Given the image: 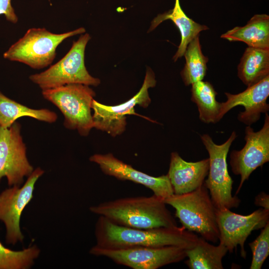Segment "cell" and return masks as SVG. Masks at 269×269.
I'll use <instances>...</instances> for the list:
<instances>
[{
	"label": "cell",
	"instance_id": "obj_7",
	"mask_svg": "<svg viewBox=\"0 0 269 269\" xmlns=\"http://www.w3.org/2000/svg\"><path fill=\"white\" fill-rule=\"evenodd\" d=\"M200 137L209 156L208 177L204 183L213 202L219 209L237 208L240 200L232 194L233 181L229 175L227 162L230 146L237 137L236 133L233 131L228 139L220 145L216 144L208 134L201 135Z\"/></svg>",
	"mask_w": 269,
	"mask_h": 269
},
{
	"label": "cell",
	"instance_id": "obj_20",
	"mask_svg": "<svg viewBox=\"0 0 269 269\" xmlns=\"http://www.w3.org/2000/svg\"><path fill=\"white\" fill-rule=\"evenodd\" d=\"M228 252L224 245L215 246L199 237L196 245L186 250L185 263L190 269H223L222 260Z\"/></svg>",
	"mask_w": 269,
	"mask_h": 269
},
{
	"label": "cell",
	"instance_id": "obj_22",
	"mask_svg": "<svg viewBox=\"0 0 269 269\" xmlns=\"http://www.w3.org/2000/svg\"><path fill=\"white\" fill-rule=\"evenodd\" d=\"M191 100L197 106L200 120L206 124L216 123L220 120V103L211 83L203 80L191 84Z\"/></svg>",
	"mask_w": 269,
	"mask_h": 269
},
{
	"label": "cell",
	"instance_id": "obj_8",
	"mask_svg": "<svg viewBox=\"0 0 269 269\" xmlns=\"http://www.w3.org/2000/svg\"><path fill=\"white\" fill-rule=\"evenodd\" d=\"M156 81L152 70L147 68L143 84L139 91L132 98L126 102L115 106H108L93 100L91 109L94 128L106 132L115 137L122 134L127 126V115H136L143 117L154 122L146 117L136 113L134 107L138 105L147 108L150 104L148 89L155 86Z\"/></svg>",
	"mask_w": 269,
	"mask_h": 269
},
{
	"label": "cell",
	"instance_id": "obj_19",
	"mask_svg": "<svg viewBox=\"0 0 269 269\" xmlns=\"http://www.w3.org/2000/svg\"><path fill=\"white\" fill-rule=\"evenodd\" d=\"M238 75L247 87L269 75V49L247 47L238 65Z\"/></svg>",
	"mask_w": 269,
	"mask_h": 269
},
{
	"label": "cell",
	"instance_id": "obj_2",
	"mask_svg": "<svg viewBox=\"0 0 269 269\" xmlns=\"http://www.w3.org/2000/svg\"><path fill=\"white\" fill-rule=\"evenodd\" d=\"M164 199L153 195L126 197L91 206V212L103 216L113 223L136 229L177 226L166 206Z\"/></svg>",
	"mask_w": 269,
	"mask_h": 269
},
{
	"label": "cell",
	"instance_id": "obj_9",
	"mask_svg": "<svg viewBox=\"0 0 269 269\" xmlns=\"http://www.w3.org/2000/svg\"><path fill=\"white\" fill-rule=\"evenodd\" d=\"M89 252L94 256L107 257L117 264L133 269H157L180 262L186 258V249L173 246L110 249L95 245Z\"/></svg>",
	"mask_w": 269,
	"mask_h": 269
},
{
	"label": "cell",
	"instance_id": "obj_23",
	"mask_svg": "<svg viewBox=\"0 0 269 269\" xmlns=\"http://www.w3.org/2000/svg\"><path fill=\"white\" fill-rule=\"evenodd\" d=\"M184 55L186 63L181 76L186 86L203 80L207 70L208 59L202 53L199 35L188 44Z\"/></svg>",
	"mask_w": 269,
	"mask_h": 269
},
{
	"label": "cell",
	"instance_id": "obj_18",
	"mask_svg": "<svg viewBox=\"0 0 269 269\" xmlns=\"http://www.w3.org/2000/svg\"><path fill=\"white\" fill-rule=\"evenodd\" d=\"M221 37L230 41H242L248 47L269 49V16L254 15L243 26H236L223 34Z\"/></svg>",
	"mask_w": 269,
	"mask_h": 269
},
{
	"label": "cell",
	"instance_id": "obj_16",
	"mask_svg": "<svg viewBox=\"0 0 269 269\" xmlns=\"http://www.w3.org/2000/svg\"><path fill=\"white\" fill-rule=\"evenodd\" d=\"M209 159L188 162L176 152L171 153L168 173L174 194L191 192L202 186L208 175Z\"/></svg>",
	"mask_w": 269,
	"mask_h": 269
},
{
	"label": "cell",
	"instance_id": "obj_6",
	"mask_svg": "<svg viewBox=\"0 0 269 269\" xmlns=\"http://www.w3.org/2000/svg\"><path fill=\"white\" fill-rule=\"evenodd\" d=\"M90 39L88 33L81 35L58 62L43 72L30 75L29 79L42 90L71 84L98 86L100 80L92 77L85 65V48Z\"/></svg>",
	"mask_w": 269,
	"mask_h": 269
},
{
	"label": "cell",
	"instance_id": "obj_10",
	"mask_svg": "<svg viewBox=\"0 0 269 269\" xmlns=\"http://www.w3.org/2000/svg\"><path fill=\"white\" fill-rule=\"evenodd\" d=\"M44 172L37 167L22 186H12L0 193V220L5 225L7 244L14 245L18 242H22L24 236L20 227L21 216L33 198L36 181Z\"/></svg>",
	"mask_w": 269,
	"mask_h": 269
},
{
	"label": "cell",
	"instance_id": "obj_1",
	"mask_svg": "<svg viewBox=\"0 0 269 269\" xmlns=\"http://www.w3.org/2000/svg\"><path fill=\"white\" fill-rule=\"evenodd\" d=\"M96 246L110 249L177 246L193 248L199 237L182 226L136 229L116 224L99 216L95 229Z\"/></svg>",
	"mask_w": 269,
	"mask_h": 269
},
{
	"label": "cell",
	"instance_id": "obj_12",
	"mask_svg": "<svg viewBox=\"0 0 269 269\" xmlns=\"http://www.w3.org/2000/svg\"><path fill=\"white\" fill-rule=\"evenodd\" d=\"M269 219V210L260 208L247 215L234 213L230 209H217L216 220L219 243L230 253L240 246L241 256L245 259V243L254 230L263 228Z\"/></svg>",
	"mask_w": 269,
	"mask_h": 269
},
{
	"label": "cell",
	"instance_id": "obj_27",
	"mask_svg": "<svg viewBox=\"0 0 269 269\" xmlns=\"http://www.w3.org/2000/svg\"><path fill=\"white\" fill-rule=\"evenodd\" d=\"M255 204L262 207V208L269 210V196L264 192H262L255 198Z\"/></svg>",
	"mask_w": 269,
	"mask_h": 269
},
{
	"label": "cell",
	"instance_id": "obj_24",
	"mask_svg": "<svg viewBox=\"0 0 269 269\" xmlns=\"http://www.w3.org/2000/svg\"><path fill=\"white\" fill-rule=\"evenodd\" d=\"M40 250L32 246L20 251H13L5 247L0 242V269H27L38 258Z\"/></svg>",
	"mask_w": 269,
	"mask_h": 269
},
{
	"label": "cell",
	"instance_id": "obj_4",
	"mask_svg": "<svg viewBox=\"0 0 269 269\" xmlns=\"http://www.w3.org/2000/svg\"><path fill=\"white\" fill-rule=\"evenodd\" d=\"M43 97L55 105L64 117V126L87 136L94 128L91 105L96 94L89 86L65 85L42 90Z\"/></svg>",
	"mask_w": 269,
	"mask_h": 269
},
{
	"label": "cell",
	"instance_id": "obj_5",
	"mask_svg": "<svg viewBox=\"0 0 269 269\" xmlns=\"http://www.w3.org/2000/svg\"><path fill=\"white\" fill-rule=\"evenodd\" d=\"M85 31L84 27H80L56 34L44 28H32L9 48L3 54V57L23 63L34 69L43 68L52 63L56 56V48L61 43Z\"/></svg>",
	"mask_w": 269,
	"mask_h": 269
},
{
	"label": "cell",
	"instance_id": "obj_17",
	"mask_svg": "<svg viewBox=\"0 0 269 269\" xmlns=\"http://www.w3.org/2000/svg\"><path fill=\"white\" fill-rule=\"evenodd\" d=\"M170 19L178 27L181 34V42L178 50L173 57L175 62L184 55L186 47L189 42L201 31L209 28L201 25L188 17L182 9L179 0H175L174 7L163 14H158L151 21L148 31L155 29L159 24L165 20Z\"/></svg>",
	"mask_w": 269,
	"mask_h": 269
},
{
	"label": "cell",
	"instance_id": "obj_13",
	"mask_svg": "<svg viewBox=\"0 0 269 269\" xmlns=\"http://www.w3.org/2000/svg\"><path fill=\"white\" fill-rule=\"evenodd\" d=\"M246 144L240 150H233L230 155L232 172L241 176L236 191L238 194L244 183L258 167L269 161V116L266 113L262 128L258 132L248 126L245 129Z\"/></svg>",
	"mask_w": 269,
	"mask_h": 269
},
{
	"label": "cell",
	"instance_id": "obj_21",
	"mask_svg": "<svg viewBox=\"0 0 269 269\" xmlns=\"http://www.w3.org/2000/svg\"><path fill=\"white\" fill-rule=\"evenodd\" d=\"M22 117H31L48 123H54L57 119V114L53 111L30 108L10 99L0 91V126L9 128Z\"/></svg>",
	"mask_w": 269,
	"mask_h": 269
},
{
	"label": "cell",
	"instance_id": "obj_15",
	"mask_svg": "<svg viewBox=\"0 0 269 269\" xmlns=\"http://www.w3.org/2000/svg\"><path fill=\"white\" fill-rule=\"evenodd\" d=\"M225 94L227 100L220 103V120L232 108L242 106L245 111L238 114V119L250 126L260 119L262 113H267L269 110V105L267 102L269 96V75L239 94Z\"/></svg>",
	"mask_w": 269,
	"mask_h": 269
},
{
	"label": "cell",
	"instance_id": "obj_3",
	"mask_svg": "<svg viewBox=\"0 0 269 269\" xmlns=\"http://www.w3.org/2000/svg\"><path fill=\"white\" fill-rule=\"evenodd\" d=\"M164 201L175 209V216L185 229L199 234L207 241H219L217 208L204 183L191 192L173 194Z\"/></svg>",
	"mask_w": 269,
	"mask_h": 269
},
{
	"label": "cell",
	"instance_id": "obj_14",
	"mask_svg": "<svg viewBox=\"0 0 269 269\" xmlns=\"http://www.w3.org/2000/svg\"><path fill=\"white\" fill-rule=\"evenodd\" d=\"M89 160L99 165L105 174L122 180H129L150 189L164 199L174 194L167 174L154 177L137 170L115 157L112 153L95 154Z\"/></svg>",
	"mask_w": 269,
	"mask_h": 269
},
{
	"label": "cell",
	"instance_id": "obj_25",
	"mask_svg": "<svg viewBox=\"0 0 269 269\" xmlns=\"http://www.w3.org/2000/svg\"><path fill=\"white\" fill-rule=\"evenodd\" d=\"M263 228L257 238L249 244L252 253L250 269H261L269 255V222Z\"/></svg>",
	"mask_w": 269,
	"mask_h": 269
},
{
	"label": "cell",
	"instance_id": "obj_11",
	"mask_svg": "<svg viewBox=\"0 0 269 269\" xmlns=\"http://www.w3.org/2000/svg\"><path fill=\"white\" fill-rule=\"evenodd\" d=\"M15 122L10 127L0 126V182L5 177L8 186H20L34 170L28 160L26 147Z\"/></svg>",
	"mask_w": 269,
	"mask_h": 269
},
{
	"label": "cell",
	"instance_id": "obj_26",
	"mask_svg": "<svg viewBox=\"0 0 269 269\" xmlns=\"http://www.w3.org/2000/svg\"><path fill=\"white\" fill-rule=\"evenodd\" d=\"M11 1L0 0V15L3 14L8 21L15 23L18 21V17L12 6Z\"/></svg>",
	"mask_w": 269,
	"mask_h": 269
}]
</instances>
